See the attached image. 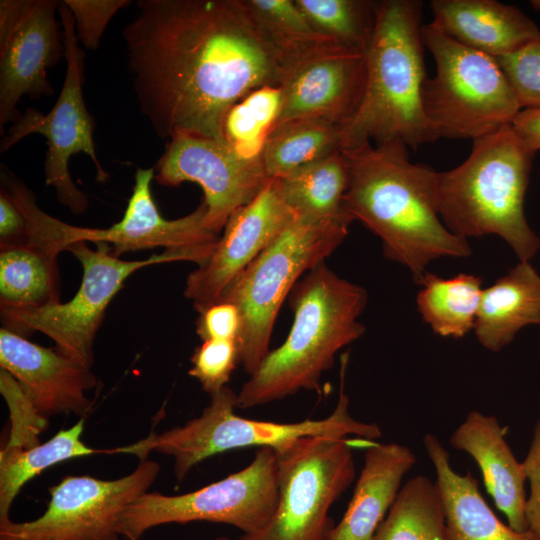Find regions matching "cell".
I'll list each match as a JSON object with an SVG mask.
<instances>
[{"label":"cell","instance_id":"obj_1","mask_svg":"<svg viewBox=\"0 0 540 540\" xmlns=\"http://www.w3.org/2000/svg\"><path fill=\"white\" fill-rule=\"evenodd\" d=\"M122 31L134 93L155 134L223 140L226 113L280 86L281 67L244 0H138Z\"/></svg>","mask_w":540,"mask_h":540},{"label":"cell","instance_id":"obj_18","mask_svg":"<svg viewBox=\"0 0 540 540\" xmlns=\"http://www.w3.org/2000/svg\"><path fill=\"white\" fill-rule=\"evenodd\" d=\"M366 84L364 53L335 46L289 68L282 76V106L274 127L320 118L344 127L356 113Z\"/></svg>","mask_w":540,"mask_h":540},{"label":"cell","instance_id":"obj_40","mask_svg":"<svg viewBox=\"0 0 540 540\" xmlns=\"http://www.w3.org/2000/svg\"><path fill=\"white\" fill-rule=\"evenodd\" d=\"M531 6L535 11L540 13V0L531 1Z\"/></svg>","mask_w":540,"mask_h":540},{"label":"cell","instance_id":"obj_30","mask_svg":"<svg viewBox=\"0 0 540 540\" xmlns=\"http://www.w3.org/2000/svg\"><path fill=\"white\" fill-rule=\"evenodd\" d=\"M341 151V127L320 118L295 119L273 128L262 152L269 178H281Z\"/></svg>","mask_w":540,"mask_h":540},{"label":"cell","instance_id":"obj_12","mask_svg":"<svg viewBox=\"0 0 540 540\" xmlns=\"http://www.w3.org/2000/svg\"><path fill=\"white\" fill-rule=\"evenodd\" d=\"M58 14L65 43L66 72L60 95L47 113L28 107L13 123L0 143L4 153L28 135L40 134L46 138L47 152L44 160L45 183L55 189L57 200L74 214H83L88 205L86 194L73 183L69 160L78 153H85L97 170V180L104 182V171L96 154L94 120L84 97L83 83L85 53L77 39L74 19L64 3L59 2Z\"/></svg>","mask_w":540,"mask_h":540},{"label":"cell","instance_id":"obj_35","mask_svg":"<svg viewBox=\"0 0 540 540\" xmlns=\"http://www.w3.org/2000/svg\"><path fill=\"white\" fill-rule=\"evenodd\" d=\"M521 109L540 107V40L496 58Z\"/></svg>","mask_w":540,"mask_h":540},{"label":"cell","instance_id":"obj_11","mask_svg":"<svg viewBox=\"0 0 540 540\" xmlns=\"http://www.w3.org/2000/svg\"><path fill=\"white\" fill-rule=\"evenodd\" d=\"M95 244L96 249L82 241L68 248L83 268L80 287L70 301L39 308L0 310L3 328L23 337L41 332L55 342L59 352L90 369L95 336L109 303L125 280L146 266L187 261L185 256L166 250L144 260H121L107 243Z\"/></svg>","mask_w":540,"mask_h":540},{"label":"cell","instance_id":"obj_20","mask_svg":"<svg viewBox=\"0 0 540 540\" xmlns=\"http://www.w3.org/2000/svg\"><path fill=\"white\" fill-rule=\"evenodd\" d=\"M495 416L471 411L450 437L453 448L466 452L479 466L487 492L504 513L508 525L518 532L528 530L525 519L527 480L522 462L517 461Z\"/></svg>","mask_w":540,"mask_h":540},{"label":"cell","instance_id":"obj_7","mask_svg":"<svg viewBox=\"0 0 540 540\" xmlns=\"http://www.w3.org/2000/svg\"><path fill=\"white\" fill-rule=\"evenodd\" d=\"M348 220L296 214L276 238L228 286L219 301L241 316L240 363L251 375L264 360L286 296L305 272L323 263L348 235Z\"/></svg>","mask_w":540,"mask_h":540},{"label":"cell","instance_id":"obj_3","mask_svg":"<svg viewBox=\"0 0 540 540\" xmlns=\"http://www.w3.org/2000/svg\"><path fill=\"white\" fill-rule=\"evenodd\" d=\"M367 297L363 287L339 277L324 262L307 272L290 292L294 319L287 338L243 384L237 407L264 405L302 389L319 390L337 352L364 333L358 318Z\"/></svg>","mask_w":540,"mask_h":540},{"label":"cell","instance_id":"obj_25","mask_svg":"<svg viewBox=\"0 0 540 540\" xmlns=\"http://www.w3.org/2000/svg\"><path fill=\"white\" fill-rule=\"evenodd\" d=\"M275 179L284 201L296 214L354 221L343 206L349 176L342 151Z\"/></svg>","mask_w":540,"mask_h":540},{"label":"cell","instance_id":"obj_6","mask_svg":"<svg viewBox=\"0 0 540 540\" xmlns=\"http://www.w3.org/2000/svg\"><path fill=\"white\" fill-rule=\"evenodd\" d=\"M348 354L341 360V384L333 412L319 420L296 423L259 421L240 417L234 413L237 394L228 386L210 395L209 405L200 416L163 433L151 432L133 444L107 450V453H125L146 460L156 451L172 456L174 472L182 481L190 469L201 461L228 450L247 447H270L274 450L304 436L347 437L375 440L382 435L376 424L355 420L349 413V398L344 390Z\"/></svg>","mask_w":540,"mask_h":540},{"label":"cell","instance_id":"obj_29","mask_svg":"<svg viewBox=\"0 0 540 540\" xmlns=\"http://www.w3.org/2000/svg\"><path fill=\"white\" fill-rule=\"evenodd\" d=\"M59 300L57 256L26 246L0 250V309L39 308Z\"/></svg>","mask_w":540,"mask_h":540},{"label":"cell","instance_id":"obj_31","mask_svg":"<svg viewBox=\"0 0 540 540\" xmlns=\"http://www.w3.org/2000/svg\"><path fill=\"white\" fill-rule=\"evenodd\" d=\"M371 540H448L435 482L423 475L409 479Z\"/></svg>","mask_w":540,"mask_h":540},{"label":"cell","instance_id":"obj_36","mask_svg":"<svg viewBox=\"0 0 540 540\" xmlns=\"http://www.w3.org/2000/svg\"><path fill=\"white\" fill-rule=\"evenodd\" d=\"M72 13L77 39L88 50L99 47L103 33L129 0H63Z\"/></svg>","mask_w":540,"mask_h":540},{"label":"cell","instance_id":"obj_5","mask_svg":"<svg viewBox=\"0 0 540 540\" xmlns=\"http://www.w3.org/2000/svg\"><path fill=\"white\" fill-rule=\"evenodd\" d=\"M535 154L511 124L473 140L460 165L436 174L437 210L445 226L465 240L497 235L519 261H530L540 249V238L523 206Z\"/></svg>","mask_w":540,"mask_h":540},{"label":"cell","instance_id":"obj_17","mask_svg":"<svg viewBox=\"0 0 540 540\" xmlns=\"http://www.w3.org/2000/svg\"><path fill=\"white\" fill-rule=\"evenodd\" d=\"M154 168H138L132 194L120 221L109 228L80 227L82 242H104L119 257L129 251L164 247L199 265L209 259L220 239L207 228L204 201L190 214L168 220L161 216L153 200L151 182Z\"/></svg>","mask_w":540,"mask_h":540},{"label":"cell","instance_id":"obj_21","mask_svg":"<svg viewBox=\"0 0 540 540\" xmlns=\"http://www.w3.org/2000/svg\"><path fill=\"white\" fill-rule=\"evenodd\" d=\"M435 28L493 58L540 40V29L516 6L495 0H433Z\"/></svg>","mask_w":540,"mask_h":540},{"label":"cell","instance_id":"obj_24","mask_svg":"<svg viewBox=\"0 0 540 540\" xmlns=\"http://www.w3.org/2000/svg\"><path fill=\"white\" fill-rule=\"evenodd\" d=\"M531 324H540V274L529 261H519L482 290L473 329L485 349L498 352Z\"/></svg>","mask_w":540,"mask_h":540},{"label":"cell","instance_id":"obj_37","mask_svg":"<svg viewBox=\"0 0 540 540\" xmlns=\"http://www.w3.org/2000/svg\"><path fill=\"white\" fill-rule=\"evenodd\" d=\"M241 316L231 302L218 301L199 312L196 332L202 341L209 339L239 340Z\"/></svg>","mask_w":540,"mask_h":540},{"label":"cell","instance_id":"obj_14","mask_svg":"<svg viewBox=\"0 0 540 540\" xmlns=\"http://www.w3.org/2000/svg\"><path fill=\"white\" fill-rule=\"evenodd\" d=\"M60 1H0V131L21 116L23 96L40 99L54 88L48 69L65 58L56 12Z\"/></svg>","mask_w":540,"mask_h":540},{"label":"cell","instance_id":"obj_27","mask_svg":"<svg viewBox=\"0 0 540 540\" xmlns=\"http://www.w3.org/2000/svg\"><path fill=\"white\" fill-rule=\"evenodd\" d=\"M84 418L69 429L60 430L43 444L32 447L8 446L0 452V524L11 521L10 507L21 488L45 469L63 461L106 453L90 448L82 440Z\"/></svg>","mask_w":540,"mask_h":540},{"label":"cell","instance_id":"obj_4","mask_svg":"<svg viewBox=\"0 0 540 540\" xmlns=\"http://www.w3.org/2000/svg\"><path fill=\"white\" fill-rule=\"evenodd\" d=\"M421 20L420 1H377L374 31L364 53L365 90L356 113L341 129V151L371 140L400 141L415 150L438 139L422 103L427 75Z\"/></svg>","mask_w":540,"mask_h":540},{"label":"cell","instance_id":"obj_26","mask_svg":"<svg viewBox=\"0 0 540 540\" xmlns=\"http://www.w3.org/2000/svg\"><path fill=\"white\" fill-rule=\"evenodd\" d=\"M244 4L275 55L282 76L300 61L341 46L317 33L295 0H244Z\"/></svg>","mask_w":540,"mask_h":540},{"label":"cell","instance_id":"obj_16","mask_svg":"<svg viewBox=\"0 0 540 540\" xmlns=\"http://www.w3.org/2000/svg\"><path fill=\"white\" fill-rule=\"evenodd\" d=\"M295 215L277 179L270 178L251 202L231 215L212 255L188 275L184 294L195 310L199 313L218 302Z\"/></svg>","mask_w":540,"mask_h":540},{"label":"cell","instance_id":"obj_22","mask_svg":"<svg viewBox=\"0 0 540 540\" xmlns=\"http://www.w3.org/2000/svg\"><path fill=\"white\" fill-rule=\"evenodd\" d=\"M415 463L416 456L404 445L374 441L367 447L347 510L326 540H371Z\"/></svg>","mask_w":540,"mask_h":540},{"label":"cell","instance_id":"obj_38","mask_svg":"<svg viewBox=\"0 0 540 540\" xmlns=\"http://www.w3.org/2000/svg\"><path fill=\"white\" fill-rule=\"evenodd\" d=\"M522 464L530 484V493L525 503V519L528 530L540 540V417L535 423L532 441Z\"/></svg>","mask_w":540,"mask_h":540},{"label":"cell","instance_id":"obj_39","mask_svg":"<svg viewBox=\"0 0 540 540\" xmlns=\"http://www.w3.org/2000/svg\"><path fill=\"white\" fill-rule=\"evenodd\" d=\"M511 127L529 150L534 153L540 150V107L521 109Z\"/></svg>","mask_w":540,"mask_h":540},{"label":"cell","instance_id":"obj_2","mask_svg":"<svg viewBox=\"0 0 540 540\" xmlns=\"http://www.w3.org/2000/svg\"><path fill=\"white\" fill-rule=\"evenodd\" d=\"M342 153L349 176L345 211L379 237L384 255L407 267L416 282L432 261L472 253L439 216L437 172L411 162L404 143L367 142Z\"/></svg>","mask_w":540,"mask_h":540},{"label":"cell","instance_id":"obj_10","mask_svg":"<svg viewBox=\"0 0 540 540\" xmlns=\"http://www.w3.org/2000/svg\"><path fill=\"white\" fill-rule=\"evenodd\" d=\"M279 500L277 460L273 448L261 447L244 469L196 491L169 496L145 492L121 515L119 535L138 540L143 533L167 523H225L243 534L263 528Z\"/></svg>","mask_w":540,"mask_h":540},{"label":"cell","instance_id":"obj_13","mask_svg":"<svg viewBox=\"0 0 540 540\" xmlns=\"http://www.w3.org/2000/svg\"><path fill=\"white\" fill-rule=\"evenodd\" d=\"M159 469L158 463L146 459L115 480L66 476L49 488L50 501L42 516L0 524V540H117L121 515L147 492Z\"/></svg>","mask_w":540,"mask_h":540},{"label":"cell","instance_id":"obj_15","mask_svg":"<svg viewBox=\"0 0 540 540\" xmlns=\"http://www.w3.org/2000/svg\"><path fill=\"white\" fill-rule=\"evenodd\" d=\"M153 168L161 185L194 182L202 188L206 226L218 235L231 215L251 202L270 179L262 159H246L224 141L192 133L169 138Z\"/></svg>","mask_w":540,"mask_h":540},{"label":"cell","instance_id":"obj_23","mask_svg":"<svg viewBox=\"0 0 540 540\" xmlns=\"http://www.w3.org/2000/svg\"><path fill=\"white\" fill-rule=\"evenodd\" d=\"M423 443L435 468L448 540H539L532 531H515L498 519L478 481L470 472L460 475L452 469L449 453L435 435L426 434Z\"/></svg>","mask_w":540,"mask_h":540},{"label":"cell","instance_id":"obj_28","mask_svg":"<svg viewBox=\"0 0 540 540\" xmlns=\"http://www.w3.org/2000/svg\"><path fill=\"white\" fill-rule=\"evenodd\" d=\"M418 283L417 307L434 333L462 338L474 328L483 290L480 277L460 273L443 278L426 271Z\"/></svg>","mask_w":540,"mask_h":540},{"label":"cell","instance_id":"obj_34","mask_svg":"<svg viewBox=\"0 0 540 540\" xmlns=\"http://www.w3.org/2000/svg\"><path fill=\"white\" fill-rule=\"evenodd\" d=\"M191 363L188 374L212 395L227 386L232 372L240 363L239 342L233 339L205 340L195 349Z\"/></svg>","mask_w":540,"mask_h":540},{"label":"cell","instance_id":"obj_33","mask_svg":"<svg viewBox=\"0 0 540 540\" xmlns=\"http://www.w3.org/2000/svg\"><path fill=\"white\" fill-rule=\"evenodd\" d=\"M295 2L317 33L347 49L365 53L374 31L377 1Z\"/></svg>","mask_w":540,"mask_h":540},{"label":"cell","instance_id":"obj_8","mask_svg":"<svg viewBox=\"0 0 540 540\" xmlns=\"http://www.w3.org/2000/svg\"><path fill=\"white\" fill-rule=\"evenodd\" d=\"M436 71L422 92L426 119L439 138L472 141L511 124L521 110L497 60L444 34L421 28Z\"/></svg>","mask_w":540,"mask_h":540},{"label":"cell","instance_id":"obj_41","mask_svg":"<svg viewBox=\"0 0 540 540\" xmlns=\"http://www.w3.org/2000/svg\"><path fill=\"white\" fill-rule=\"evenodd\" d=\"M215 540H229V539L226 538V537H218V538H216Z\"/></svg>","mask_w":540,"mask_h":540},{"label":"cell","instance_id":"obj_19","mask_svg":"<svg viewBox=\"0 0 540 540\" xmlns=\"http://www.w3.org/2000/svg\"><path fill=\"white\" fill-rule=\"evenodd\" d=\"M0 365L22 387L39 416L86 415L92 401L86 392L97 378L56 348H46L6 328L0 329Z\"/></svg>","mask_w":540,"mask_h":540},{"label":"cell","instance_id":"obj_9","mask_svg":"<svg viewBox=\"0 0 540 540\" xmlns=\"http://www.w3.org/2000/svg\"><path fill=\"white\" fill-rule=\"evenodd\" d=\"M356 440L304 436L275 450L279 500L260 530L238 540H326L331 505L355 478Z\"/></svg>","mask_w":540,"mask_h":540},{"label":"cell","instance_id":"obj_32","mask_svg":"<svg viewBox=\"0 0 540 540\" xmlns=\"http://www.w3.org/2000/svg\"><path fill=\"white\" fill-rule=\"evenodd\" d=\"M282 106L281 86H264L248 93L226 113L224 142L246 159H262L266 140Z\"/></svg>","mask_w":540,"mask_h":540}]
</instances>
